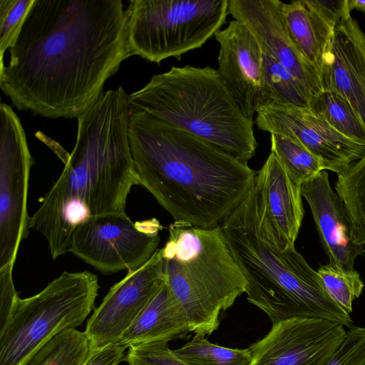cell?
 <instances>
[{"label": "cell", "mask_w": 365, "mask_h": 365, "mask_svg": "<svg viewBox=\"0 0 365 365\" xmlns=\"http://www.w3.org/2000/svg\"><path fill=\"white\" fill-rule=\"evenodd\" d=\"M0 66V88L20 110L78 118L131 56L121 0H35Z\"/></svg>", "instance_id": "6da1fadb"}, {"label": "cell", "mask_w": 365, "mask_h": 365, "mask_svg": "<svg viewBox=\"0 0 365 365\" xmlns=\"http://www.w3.org/2000/svg\"><path fill=\"white\" fill-rule=\"evenodd\" d=\"M131 112L129 95L119 86L104 91L77 118L75 146L30 216V229L46 237L53 259L70 252L74 230L89 217L125 212L138 185L128 138Z\"/></svg>", "instance_id": "7a4b0ae2"}, {"label": "cell", "mask_w": 365, "mask_h": 365, "mask_svg": "<svg viewBox=\"0 0 365 365\" xmlns=\"http://www.w3.org/2000/svg\"><path fill=\"white\" fill-rule=\"evenodd\" d=\"M128 138L138 185L175 222L220 226L255 182L247 163L145 112L132 108Z\"/></svg>", "instance_id": "3957f363"}, {"label": "cell", "mask_w": 365, "mask_h": 365, "mask_svg": "<svg viewBox=\"0 0 365 365\" xmlns=\"http://www.w3.org/2000/svg\"><path fill=\"white\" fill-rule=\"evenodd\" d=\"M243 274L247 300L272 324L292 318H320L353 326L325 290L318 272L279 236L268 218L259 182L221 225Z\"/></svg>", "instance_id": "277c9868"}, {"label": "cell", "mask_w": 365, "mask_h": 365, "mask_svg": "<svg viewBox=\"0 0 365 365\" xmlns=\"http://www.w3.org/2000/svg\"><path fill=\"white\" fill-rule=\"evenodd\" d=\"M131 107L184 130L247 163L257 143L254 121L240 110L217 69L172 66L129 95Z\"/></svg>", "instance_id": "5b68a950"}, {"label": "cell", "mask_w": 365, "mask_h": 365, "mask_svg": "<svg viewBox=\"0 0 365 365\" xmlns=\"http://www.w3.org/2000/svg\"><path fill=\"white\" fill-rule=\"evenodd\" d=\"M160 250L165 280L186 314L190 332L211 334L221 312L247 287L222 226L202 228L174 221Z\"/></svg>", "instance_id": "8992f818"}, {"label": "cell", "mask_w": 365, "mask_h": 365, "mask_svg": "<svg viewBox=\"0 0 365 365\" xmlns=\"http://www.w3.org/2000/svg\"><path fill=\"white\" fill-rule=\"evenodd\" d=\"M98 289L90 272H63L36 294L17 297L0 330V365H26L56 335L81 326L94 309Z\"/></svg>", "instance_id": "52a82bcc"}, {"label": "cell", "mask_w": 365, "mask_h": 365, "mask_svg": "<svg viewBox=\"0 0 365 365\" xmlns=\"http://www.w3.org/2000/svg\"><path fill=\"white\" fill-rule=\"evenodd\" d=\"M126 12L131 56L157 63L202 47L229 15L228 0H132Z\"/></svg>", "instance_id": "ba28073f"}, {"label": "cell", "mask_w": 365, "mask_h": 365, "mask_svg": "<svg viewBox=\"0 0 365 365\" xmlns=\"http://www.w3.org/2000/svg\"><path fill=\"white\" fill-rule=\"evenodd\" d=\"M161 229L155 218L133 222L125 212L93 216L74 230L70 252L104 274L134 271L158 250Z\"/></svg>", "instance_id": "9c48e42d"}, {"label": "cell", "mask_w": 365, "mask_h": 365, "mask_svg": "<svg viewBox=\"0 0 365 365\" xmlns=\"http://www.w3.org/2000/svg\"><path fill=\"white\" fill-rule=\"evenodd\" d=\"M34 160L21 120L11 107L0 104V269L12 265L28 236L27 197Z\"/></svg>", "instance_id": "30bf717a"}, {"label": "cell", "mask_w": 365, "mask_h": 365, "mask_svg": "<svg viewBox=\"0 0 365 365\" xmlns=\"http://www.w3.org/2000/svg\"><path fill=\"white\" fill-rule=\"evenodd\" d=\"M255 123L271 135L301 143L320 160L324 170L337 175L365 154V145L340 134L308 107L277 103L264 105L257 110Z\"/></svg>", "instance_id": "8fae6325"}, {"label": "cell", "mask_w": 365, "mask_h": 365, "mask_svg": "<svg viewBox=\"0 0 365 365\" xmlns=\"http://www.w3.org/2000/svg\"><path fill=\"white\" fill-rule=\"evenodd\" d=\"M346 333L342 324L324 319L284 320L249 347V365H326Z\"/></svg>", "instance_id": "7c38bea8"}, {"label": "cell", "mask_w": 365, "mask_h": 365, "mask_svg": "<svg viewBox=\"0 0 365 365\" xmlns=\"http://www.w3.org/2000/svg\"><path fill=\"white\" fill-rule=\"evenodd\" d=\"M165 279L162 252L158 250L144 265L128 272L111 287L86 323L84 332L92 348L100 350L118 343Z\"/></svg>", "instance_id": "4fadbf2b"}, {"label": "cell", "mask_w": 365, "mask_h": 365, "mask_svg": "<svg viewBox=\"0 0 365 365\" xmlns=\"http://www.w3.org/2000/svg\"><path fill=\"white\" fill-rule=\"evenodd\" d=\"M220 45L217 73L247 118L270 103L264 73L262 51L252 34L232 19L215 34Z\"/></svg>", "instance_id": "5bb4252c"}, {"label": "cell", "mask_w": 365, "mask_h": 365, "mask_svg": "<svg viewBox=\"0 0 365 365\" xmlns=\"http://www.w3.org/2000/svg\"><path fill=\"white\" fill-rule=\"evenodd\" d=\"M282 3L279 0H228V13L248 29L263 52L292 73L306 91L310 103L322 91L319 77L293 42L284 21Z\"/></svg>", "instance_id": "9a60e30c"}, {"label": "cell", "mask_w": 365, "mask_h": 365, "mask_svg": "<svg viewBox=\"0 0 365 365\" xmlns=\"http://www.w3.org/2000/svg\"><path fill=\"white\" fill-rule=\"evenodd\" d=\"M319 80L322 91L343 97L365 126V34L351 16L336 26Z\"/></svg>", "instance_id": "2e32d148"}, {"label": "cell", "mask_w": 365, "mask_h": 365, "mask_svg": "<svg viewBox=\"0 0 365 365\" xmlns=\"http://www.w3.org/2000/svg\"><path fill=\"white\" fill-rule=\"evenodd\" d=\"M302 192L309 205L329 264L339 269H354L364 246L354 242L344 204L331 188L327 172L322 170L303 182Z\"/></svg>", "instance_id": "e0dca14e"}, {"label": "cell", "mask_w": 365, "mask_h": 365, "mask_svg": "<svg viewBox=\"0 0 365 365\" xmlns=\"http://www.w3.org/2000/svg\"><path fill=\"white\" fill-rule=\"evenodd\" d=\"M266 214L284 241L294 245L304 217L302 183L270 153L257 172Z\"/></svg>", "instance_id": "ac0fdd59"}, {"label": "cell", "mask_w": 365, "mask_h": 365, "mask_svg": "<svg viewBox=\"0 0 365 365\" xmlns=\"http://www.w3.org/2000/svg\"><path fill=\"white\" fill-rule=\"evenodd\" d=\"M188 332L186 314L165 279L118 343L128 348L144 343L168 342Z\"/></svg>", "instance_id": "d6986e66"}, {"label": "cell", "mask_w": 365, "mask_h": 365, "mask_svg": "<svg viewBox=\"0 0 365 365\" xmlns=\"http://www.w3.org/2000/svg\"><path fill=\"white\" fill-rule=\"evenodd\" d=\"M282 13L293 42L319 77L324 56L336 25L324 14L316 0L283 2Z\"/></svg>", "instance_id": "ffe728a7"}, {"label": "cell", "mask_w": 365, "mask_h": 365, "mask_svg": "<svg viewBox=\"0 0 365 365\" xmlns=\"http://www.w3.org/2000/svg\"><path fill=\"white\" fill-rule=\"evenodd\" d=\"M336 192L342 201L356 245H365V154L338 175Z\"/></svg>", "instance_id": "44dd1931"}, {"label": "cell", "mask_w": 365, "mask_h": 365, "mask_svg": "<svg viewBox=\"0 0 365 365\" xmlns=\"http://www.w3.org/2000/svg\"><path fill=\"white\" fill-rule=\"evenodd\" d=\"M97 351L84 331L67 329L44 345L26 365H85Z\"/></svg>", "instance_id": "7402d4cb"}, {"label": "cell", "mask_w": 365, "mask_h": 365, "mask_svg": "<svg viewBox=\"0 0 365 365\" xmlns=\"http://www.w3.org/2000/svg\"><path fill=\"white\" fill-rule=\"evenodd\" d=\"M309 108L346 138L365 145V126L351 106L338 93L322 91Z\"/></svg>", "instance_id": "603a6c76"}, {"label": "cell", "mask_w": 365, "mask_h": 365, "mask_svg": "<svg viewBox=\"0 0 365 365\" xmlns=\"http://www.w3.org/2000/svg\"><path fill=\"white\" fill-rule=\"evenodd\" d=\"M203 334H195L182 347L173 350L175 356L189 365H249L250 348L232 349L208 341Z\"/></svg>", "instance_id": "cb8c5ba5"}, {"label": "cell", "mask_w": 365, "mask_h": 365, "mask_svg": "<svg viewBox=\"0 0 365 365\" xmlns=\"http://www.w3.org/2000/svg\"><path fill=\"white\" fill-rule=\"evenodd\" d=\"M265 83L270 103L308 107L309 98L298 80L275 58L262 51Z\"/></svg>", "instance_id": "d4e9b609"}, {"label": "cell", "mask_w": 365, "mask_h": 365, "mask_svg": "<svg viewBox=\"0 0 365 365\" xmlns=\"http://www.w3.org/2000/svg\"><path fill=\"white\" fill-rule=\"evenodd\" d=\"M271 152L298 182L305 180L324 170L320 160L296 140L271 135Z\"/></svg>", "instance_id": "484cf974"}, {"label": "cell", "mask_w": 365, "mask_h": 365, "mask_svg": "<svg viewBox=\"0 0 365 365\" xmlns=\"http://www.w3.org/2000/svg\"><path fill=\"white\" fill-rule=\"evenodd\" d=\"M317 272L329 296L350 314L354 300L360 297L364 286L359 272L354 269H339L329 263L320 266Z\"/></svg>", "instance_id": "4316f807"}, {"label": "cell", "mask_w": 365, "mask_h": 365, "mask_svg": "<svg viewBox=\"0 0 365 365\" xmlns=\"http://www.w3.org/2000/svg\"><path fill=\"white\" fill-rule=\"evenodd\" d=\"M35 0H0V66L17 38Z\"/></svg>", "instance_id": "83f0119b"}, {"label": "cell", "mask_w": 365, "mask_h": 365, "mask_svg": "<svg viewBox=\"0 0 365 365\" xmlns=\"http://www.w3.org/2000/svg\"><path fill=\"white\" fill-rule=\"evenodd\" d=\"M125 360L128 365H189L178 359L165 341L132 345Z\"/></svg>", "instance_id": "f1b7e54d"}, {"label": "cell", "mask_w": 365, "mask_h": 365, "mask_svg": "<svg viewBox=\"0 0 365 365\" xmlns=\"http://www.w3.org/2000/svg\"><path fill=\"white\" fill-rule=\"evenodd\" d=\"M326 365H365V327L349 328Z\"/></svg>", "instance_id": "f546056e"}, {"label": "cell", "mask_w": 365, "mask_h": 365, "mask_svg": "<svg viewBox=\"0 0 365 365\" xmlns=\"http://www.w3.org/2000/svg\"><path fill=\"white\" fill-rule=\"evenodd\" d=\"M13 267L9 265L0 269V330L6 324L14 303L19 297L13 282Z\"/></svg>", "instance_id": "4dcf8cb0"}, {"label": "cell", "mask_w": 365, "mask_h": 365, "mask_svg": "<svg viewBox=\"0 0 365 365\" xmlns=\"http://www.w3.org/2000/svg\"><path fill=\"white\" fill-rule=\"evenodd\" d=\"M126 349L119 343L109 344L97 351L85 365H118L125 360Z\"/></svg>", "instance_id": "1f68e13d"}, {"label": "cell", "mask_w": 365, "mask_h": 365, "mask_svg": "<svg viewBox=\"0 0 365 365\" xmlns=\"http://www.w3.org/2000/svg\"><path fill=\"white\" fill-rule=\"evenodd\" d=\"M324 14L337 26L351 17L348 0H316Z\"/></svg>", "instance_id": "d6a6232c"}, {"label": "cell", "mask_w": 365, "mask_h": 365, "mask_svg": "<svg viewBox=\"0 0 365 365\" xmlns=\"http://www.w3.org/2000/svg\"><path fill=\"white\" fill-rule=\"evenodd\" d=\"M350 11L358 10L365 14V0H348Z\"/></svg>", "instance_id": "836d02e7"}]
</instances>
